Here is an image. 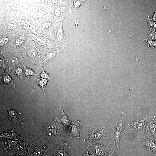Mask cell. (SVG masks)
Here are the masks:
<instances>
[{"mask_svg": "<svg viewBox=\"0 0 156 156\" xmlns=\"http://www.w3.org/2000/svg\"><path fill=\"white\" fill-rule=\"evenodd\" d=\"M40 75L42 78L47 79L50 81L52 80V77L47 72L44 70L42 67V72Z\"/></svg>", "mask_w": 156, "mask_h": 156, "instance_id": "cell-21", "label": "cell"}, {"mask_svg": "<svg viewBox=\"0 0 156 156\" xmlns=\"http://www.w3.org/2000/svg\"><path fill=\"white\" fill-rule=\"evenodd\" d=\"M16 72L18 77L23 79V73L24 72V71L21 68H18L16 70Z\"/></svg>", "mask_w": 156, "mask_h": 156, "instance_id": "cell-23", "label": "cell"}, {"mask_svg": "<svg viewBox=\"0 0 156 156\" xmlns=\"http://www.w3.org/2000/svg\"><path fill=\"white\" fill-rule=\"evenodd\" d=\"M24 73L26 75L27 78L28 79L30 77L33 75H39L36 74L34 71L28 68L25 67L24 69Z\"/></svg>", "mask_w": 156, "mask_h": 156, "instance_id": "cell-20", "label": "cell"}, {"mask_svg": "<svg viewBox=\"0 0 156 156\" xmlns=\"http://www.w3.org/2000/svg\"><path fill=\"white\" fill-rule=\"evenodd\" d=\"M46 156H51V155L49 153H47V154Z\"/></svg>", "mask_w": 156, "mask_h": 156, "instance_id": "cell-27", "label": "cell"}, {"mask_svg": "<svg viewBox=\"0 0 156 156\" xmlns=\"http://www.w3.org/2000/svg\"><path fill=\"white\" fill-rule=\"evenodd\" d=\"M146 20L150 29L156 31V22L152 21L149 15L147 16Z\"/></svg>", "mask_w": 156, "mask_h": 156, "instance_id": "cell-18", "label": "cell"}, {"mask_svg": "<svg viewBox=\"0 0 156 156\" xmlns=\"http://www.w3.org/2000/svg\"><path fill=\"white\" fill-rule=\"evenodd\" d=\"M48 146L41 141H38L29 147V156H46L48 153Z\"/></svg>", "mask_w": 156, "mask_h": 156, "instance_id": "cell-7", "label": "cell"}, {"mask_svg": "<svg viewBox=\"0 0 156 156\" xmlns=\"http://www.w3.org/2000/svg\"><path fill=\"white\" fill-rule=\"evenodd\" d=\"M7 124L13 127L14 129L18 133L21 131L24 125V120L14 109L8 108L5 113Z\"/></svg>", "mask_w": 156, "mask_h": 156, "instance_id": "cell-6", "label": "cell"}, {"mask_svg": "<svg viewBox=\"0 0 156 156\" xmlns=\"http://www.w3.org/2000/svg\"><path fill=\"white\" fill-rule=\"evenodd\" d=\"M1 84L6 87L11 88L15 87L14 81L8 74H5L2 75L1 77Z\"/></svg>", "mask_w": 156, "mask_h": 156, "instance_id": "cell-12", "label": "cell"}, {"mask_svg": "<svg viewBox=\"0 0 156 156\" xmlns=\"http://www.w3.org/2000/svg\"><path fill=\"white\" fill-rule=\"evenodd\" d=\"M118 148L116 146L109 147V149L104 154L103 156H117L116 152Z\"/></svg>", "mask_w": 156, "mask_h": 156, "instance_id": "cell-17", "label": "cell"}, {"mask_svg": "<svg viewBox=\"0 0 156 156\" xmlns=\"http://www.w3.org/2000/svg\"><path fill=\"white\" fill-rule=\"evenodd\" d=\"M146 39L156 41V31L150 29L147 34Z\"/></svg>", "mask_w": 156, "mask_h": 156, "instance_id": "cell-19", "label": "cell"}, {"mask_svg": "<svg viewBox=\"0 0 156 156\" xmlns=\"http://www.w3.org/2000/svg\"><path fill=\"white\" fill-rule=\"evenodd\" d=\"M69 128L70 131L69 136L70 138L74 137H76L78 138H80V133L82 129L81 124L80 121L78 120L72 122Z\"/></svg>", "mask_w": 156, "mask_h": 156, "instance_id": "cell-9", "label": "cell"}, {"mask_svg": "<svg viewBox=\"0 0 156 156\" xmlns=\"http://www.w3.org/2000/svg\"><path fill=\"white\" fill-rule=\"evenodd\" d=\"M34 80L36 83L41 87L43 92L45 94V89L48 80L41 78H35Z\"/></svg>", "mask_w": 156, "mask_h": 156, "instance_id": "cell-15", "label": "cell"}, {"mask_svg": "<svg viewBox=\"0 0 156 156\" xmlns=\"http://www.w3.org/2000/svg\"><path fill=\"white\" fill-rule=\"evenodd\" d=\"M151 120L146 116H139L128 123V125L131 130L136 131L144 137L146 133L148 135H151L149 130Z\"/></svg>", "mask_w": 156, "mask_h": 156, "instance_id": "cell-5", "label": "cell"}, {"mask_svg": "<svg viewBox=\"0 0 156 156\" xmlns=\"http://www.w3.org/2000/svg\"><path fill=\"white\" fill-rule=\"evenodd\" d=\"M89 152V149L88 148H87L86 151L82 156H95L93 154H90Z\"/></svg>", "mask_w": 156, "mask_h": 156, "instance_id": "cell-25", "label": "cell"}, {"mask_svg": "<svg viewBox=\"0 0 156 156\" xmlns=\"http://www.w3.org/2000/svg\"><path fill=\"white\" fill-rule=\"evenodd\" d=\"M41 133L50 144H57L65 141L63 129L59 125L56 118L46 124Z\"/></svg>", "mask_w": 156, "mask_h": 156, "instance_id": "cell-1", "label": "cell"}, {"mask_svg": "<svg viewBox=\"0 0 156 156\" xmlns=\"http://www.w3.org/2000/svg\"><path fill=\"white\" fill-rule=\"evenodd\" d=\"M127 118L126 114H122L113 126L109 138L108 147L115 146L118 148L120 140L124 132Z\"/></svg>", "mask_w": 156, "mask_h": 156, "instance_id": "cell-2", "label": "cell"}, {"mask_svg": "<svg viewBox=\"0 0 156 156\" xmlns=\"http://www.w3.org/2000/svg\"><path fill=\"white\" fill-rule=\"evenodd\" d=\"M150 19L152 21L156 22V11L153 12Z\"/></svg>", "mask_w": 156, "mask_h": 156, "instance_id": "cell-24", "label": "cell"}, {"mask_svg": "<svg viewBox=\"0 0 156 156\" xmlns=\"http://www.w3.org/2000/svg\"><path fill=\"white\" fill-rule=\"evenodd\" d=\"M141 145L148 150L156 153V141L152 135L146 138L141 142Z\"/></svg>", "mask_w": 156, "mask_h": 156, "instance_id": "cell-10", "label": "cell"}, {"mask_svg": "<svg viewBox=\"0 0 156 156\" xmlns=\"http://www.w3.org/2000/svg\"><path fill=\"white\" fill-rule=\"evenodd\" d=\"M107 133V129L104 127H92L88 134L84 136L82 140L83 143L88 144L96 142H102L105 140Z\"/></svg>", "mask_w": 156, "mask_h": 156, "instance_id": "cell-4", "label": "cell"}, {"mask_svg": "<svg viewBox=\"0 0 156 156\" xmlns=\"http://www.w3.org/2000/svg\"><path fill=\"white\" fill-rule=\"evenodd\" d=\"M109 148V147L104 146L101 141L96 142L90 144L87 147L91 154L95 156H103Z\"/></svg>", "mask_w": 156, "mask_h": 156, "instance_id": "cell-8", "label": "cell"}, {"mask_svg": "<svg viewBox=\"0 0 156 156\" xmlns=\"http://www.w3.org/2000/svg\"><path fill=\"white\" fill-rule=\"evenodd\" d=\"M14 129L8 131H6L0 135V137L2 139L11 138L17 140L16 137L19 135L16 133Z\"/></svg>", "mask_w": 156, "mask_h": 156, "instance_id": "cell-14", "label": "cell"}, {"mask_svg": "<svg viewBox=\"0 0 156 156\" xmlns=\"http://www.w3.org/2000/svg\"><path fill=\"white\" fill-rule=\"evenodd\" d=\"M20 141V140L3 139L1 141V145L7 153L15 148Z\"/></svg>", "mask_w": 156, "mask_h": 156, "instance_id": "cell-11", "label": "cell"}, {"mask_svg": "<svg viewBox=\"0 0 156 156\" xmlns=\"http://www.w3.org/2000/svg\"><path fill=\"white\" fill-rule=\"evenodd\" d=\"M153 120L155 123H156V116H154Z\"/></svg>", "mask_w": 156, "mask_h": 156, "instance_id": "cell-26", "label": "cell"}, {"mask_svg": "<svg viewBox=\"0 0 156 156\" xmlns=\"http://www.w3.org/2000/svg\"><path fill=\"white\" fill-rule=\"evenodd\" d=\"M73 146L66 141L48 145V153L51 156H73Z\"/></svg>", "mask_w": 156, "mask_h": 156, "instance_id": "cell-3", "label": "cell"}, {"mask_svg": "<svg viewBox=\"0 0 156 156\" xmlns=\"http://www.w3.org/2000/svg\"><path fill=\"white\" fill-rule=\"evenodd\" d=\"M56 118L58 122H60L64 125L65 128L70 125L72 122L71 118L63 110L61 111L60 114Z\"/></svg>", "mask_w": 156, "mask_h": 156, "instance_id": "cell-13", "label": "cell"}, {"mask_svg": "<svg viewBox=\"0 0 156 156\" xmlns=\"http://www.w3.org/2000/svg\"><path fill=\"white\" fill-rule=\"evenodd\" d=\"M145 42L147 46L150 48L156 47V41L145 40Z\"/></svg>", "mask_w": 156, "mask_h": 156, "instance_id": "cell-22", "label": "cell"}, {"mask_svg": "<svg viewBox=\"0 0 156 156\" xmlns=\"http://www.w3.org/2000/svg\"><path fill=\"white\" fill-rule=\"evenodd\" d=\"M149 131L153 137L156 140V123L153 120H151L149 126Z\"/></svg>", "mask_w": 156, "mask_h": 156, "instance_id": "cell-16", "label": "cell"}]
</instances>
